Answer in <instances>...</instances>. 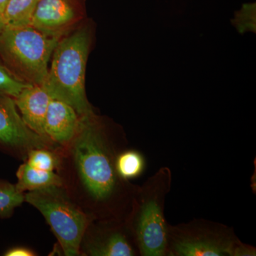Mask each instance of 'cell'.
<instances>
[{
    "instance_id": "1",
    "label": "cell",
    "mask_w": 256,
    "mask_h": 256,
    "mask_svg": "<svg viewBox=\"0 0 256 256\" xmlns=\"http://www.w3.org/2000/svg\"><path fill=\"white\" fill-rule=\"evenodd\" d=\"M95 112L80 117L76 134L60 148L57 172L63 186L92 220L126 222L139 186L118 174L116 159L124 150Z\"/></svg>"
},
{
    "instance_id": "2",
    "label": "cell",
    "mask_w": 256,
    "mask_h": 256,
    "mask_svg": "<svg viewBox=\"0 0 256 256\" xmlns=\"http://www.w3.org/2000/svg\"><path fill=\"white\" fill-rule=\"evenodd\" d=\"M86 30H80L58 42L43 86L54 98L72 106L80 117L94 114L85 90L90 48Z\"/></svg>"
},
{
    "instance_id": "3",
    "label": "cell",
    "mask_w": 256,
    "mask_h": 256,
    "mask_svg": "<svg viewBox=\"0 0 256 256\" xmlns=\"http://www.w3.org/2000/svg\"><path fill=\"white\" fill-rule=\"evenodd\" d=\"M171 182V172L163 168L138 188L126 222L141 256L166 255L168 225L164 210Z\"/></svg>"
},
{
    "instance_id": "4",
    "label": "cell",
    "mask_w": 256,
    "mask_h": 256,
    "mask_svg": "<svg viewBox=\"0 0 256 256\" xmlns=\"http://www.w3.org/2000/svg\"><path fill=\"white\" fill-rule=\"evenodd\" d=\"M58 42L60 37L47 35L31 25L5 28L0 33V58L16 78L43 86Z\"/></svg>"
},
{
    "instance_id": "5",
    "label": "cell",
    "mask_w": 256,
    "mask_h": 256,
    "mask_svg": "<svg viewBox=\"0 0 256 256\" xmlns=\"http://www.w3.org/2000/svg\"><path fill=\"white\" fill-rule=\"evenodd\" d=\"M24 202L41 212L64 256H80L82 236L92 218L70 198L63 186L24 192Z\"/></svg>"
},
{
    "instance_id": "6",
    "label": "cell",
    "mask_w": 256,
    "mask_h": 256,
    "mask_svg": "<svg viewBox=\"0 0 256 256\" xmlns=\"http://www.w3.org/2000/svg\"><path fill=\"white\" fill-rule=\"evenodd\" d=\"M240 240L230 228L207 220L168 226L166 255L178 256H234Z\"/></svg>"
},
{
    "instance_id": "7",
    "label": "cell",
    "mask_w": 256,
    "mask_h": 256,
    "mask_svg": "<svg viewBox=\"0 0 256 256\" xmlns=\"http://www.w3.org/2000/svg\"><path fill=\"white\" fill-rule=\"evenodd\" d=\"M60 148L48 138L32 131L23 120L13 98L0 94V150L24 160L32 150Z\"/></svg>"
},
{
    "instance_id": "8",
    "label": "cell",
    "mask_w": 256,
    "mask_h": 256,
    "mask_svg": "<svg viewBox=\"0 0 256 256\" xmlns=\"http://www.w3.org/2000/svg\"><path fill=\"white\" fill-rule=\"evenodd\" d=\"M80 256H137V244L127 222L92 220L89 223L80 245Z\"/></svg>"
},
{
    "instance_id": "9",
    "label": "cell",
    "mask_w": 256,
    "mask_h": 256,
    "mask_svg": "<svg viewBox=\"0 0 256 256\" xmlns=\"http://www.w3.org/2000/svg\"><path fill=\"white\" fill-rule=\"evenodd\" d=\"M78 0H40L31 26L52 36L60 37L75 22Z\"/></svg>"
},
{
    "instance_id": "10",
    "label": "cell",
    "mask_w": 256,
    "mask_h": 256,
    "mask_svg": "<svg viewBox=\"0 0 256 256\" xmlns=\"http://www.w3.org/2000/svg\"><path fill=\"white\" fill-rule=\"evenodd\" d=\"M80 120L72 106L52 98L45 119V136L60 148L67 146L76 134Z\"/></svg>"
},
{
    "instance_id": "11",
    "label": "cell",
    "mask_w": 256,
    "mask_h": 256,
    "mask_svg": "<svg viewBox=\"0 0 256 256\" xmlns=\"http://www.w3.org/2000/svg\"><path fill=\"white\" fill-rule=\"evenodd\" d=\"M52 99V96L43 86L34 84H30L14 98L26 126L34 132L45 138V119Z\"/></svg>"
},
{
    "instance_id": "12",
    "label": "cell",
    "mask_w": 256,
    "mask_h": 256,
    "mask_svg": "<svg viewBox=\"0 0 256 256\" xmlns=\"http://www.w3.org/2000/svg\"><path fill=\"white\" fill-rule=\"evenodd\" d=\"M16 178V188L23 193L47 186H63V180L57 172L36 169L25 162L18 168Z\"/></svg>"
},
{
    "instance_id": "13",
    "label": "cell",
    "mask_w": 256,
    "mask_h": 256,
    "mask_svg": "<svg viewBox=\"0 0 256 256\" xmlns=\"http://www.w3.org/2000/svg\"><path fill=\"white\" fill-rule=\"evenodd\" d=\"M38 1L8 0L3 11L5 28H22L31 24Z\"/></svg>"
},
{
    "instance_id": "14",
    "label": "cell",
    "mask_w": 256,
    "mask_h": 256,
    "mask_svg": "<svg viewBox=\"0 0 256 256\" xmlns=\"http://www.w3.org/2000/svg\"><path fill=\"white\" fill-rule=\"evenodd\" d=\"M146 166L144 156L134 150H124L116 159V168L120 178L133 180L142 174Z\"/></svg>"
},
{
    "instance_id": "15",
    "label": "cell",
    "mask_w": 256,
    "mask_h": 256,
    "mask_svg": "<svg viewBox=\"0 0 256 256\" xmlns=\"http://www.w3.org/2000/svg\"><path fill=\"white\" fill-rule=\"evenodd\" d=\"M23 202L24 193L18 191L16 184L0 180V218H10Z\"/></svg>"
},
{
    "instance_id": "16",
    "label": "cell",
    "mask_w": 256,
    "mask_h": 256,
    "mask_svg": "<svg viewBox=\"0 0 256 256\" xmlns=\"http://www.w3.org/2000/svg\"><path fill=\"white\" fill-rule=\"evenodd\" d=\"M60 149L37 148L32 150L24 162L36 169L57 172L60 162Z\"/></svg>"
},
{
    "instance_id": "17",
    "label": "cell",
    "mask_w": 256,
    "mask_h": 256,
    "mask_svg": "<svg viewBox=\"0 0 256 256\" xmlns=\"http://www.w3.org/2000/svg\"><path fill=\"white\" fill-rule=\"evenodd\" d=\"M30 84L16 78L0 58V94L15 98Z\"/></svg>"
},
{
    "instance_id": "18",
    "label": "cell",
    "mask_w": 256,
    "mask_h": 256,
    "mask_svg": "<svg viewBox=\"0 0 256 256\" xmlns=\"http://www.w3.org/2000/svg\"><path fill=\"white\" fill-rule=\"evenodd\" d=\"M5 256H35L36 252L24 246L12 247L4 252Z\"/></svg>"
},
{
    "instance_id": "19",
    "label": "cell",
    "mask_w": 256,
    "mask_h": 256,
    "mask_svg": "<svg viewBox=\"0 0 256 256\" xmlns=\"http://www.w3.org/2000/svg\"><path fill=\"white\" fill-rule=\"evenodd\" d=\"M5 28V24L4 22V18H3V14L0 11V33L2 32V30Z\"/></svg>"
},
{
    "instance_id": "20",
    "label": "cell",
    "mask_w": 256,
    "mask_h": 256,
    "mask_svg": "<svg viewBox=\"0 0 256 256\" xmlns=\"http://www.w3.org/2000/svg\"><path fill=\"white\" fill-rule=\"evenodd\" d=\"M8 0H0V11L2 12L4 11L5 6H6V3H8Z\"/></svg>"
}]
</instances>
